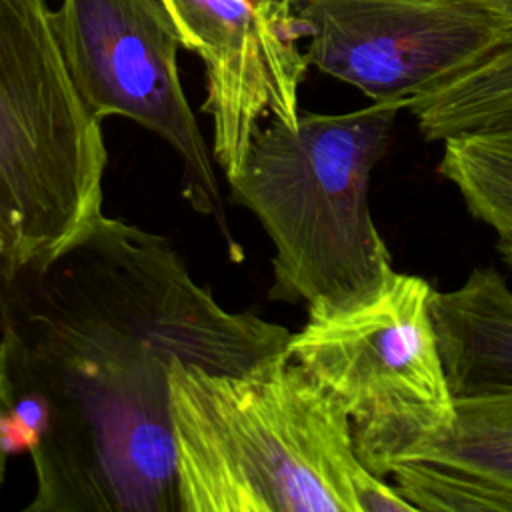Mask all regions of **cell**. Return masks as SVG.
Listing matches in <instances>:
<instances>
[{"label": "cell", "instance_id": "obj_3", "mask_svg": "<svg viewBox=\"0 0 512 512\" xmlns=\"http://www.w3.org/2000/svg\"><path fill=\"white\" fill-rule=\"evenodd\" d=\"M400 110L406 106L372 102L260 126L228 188L230 202L250 210L274 246L270 300L324 318L364 306L384 290L396 270L368 192Z\"/></svg>", "mask_w": 512, "mask_h": 512}, {"label": "cell", "instance_id": "obj_4", "mask_svg": "<svg viewBox=\"0 0 512 512\" xmlns=\"http://www.w3.org/2000/svg\"><path fill=\"white\" fill-rule=\"evenodd\" d=\"M106 144L66 68L50 0H0V278L100 216Z\"/></svg>", "mask_w": 512, "mask_h": 512}, {"label": "cell", "instance_id": "obj_11", "mask_svg": "<svg viewBox=\"0 0 512 512\" xmlns=\"http://www.w3.org/2000/svg\"><path fill=\"white\" fill-rule=\"evenodd\" d=\"M512 18V2L498 4ZM428 142L512 132V32L490 56L406 108Z\"/></svg>", "mask_w": 512, "mask_h": 512}, {"label": "cell", "instance_id": "obj_13", "mask_svg": "<svg viewBox=\"0 0 512 512\" xmlns=\"http://www.w3.org/2000/svg\"><path fill=\"white\" fill-rule=\"evenodd\" d=\"M10 408V388H8V374L4 364V352L0 346V488L6 478V464L10 456V448L6 444V432H4V420Z\"/></svg>", "mask_w": 512, "mask_h": 512}, {"label": "cell", "instance_id": "obj_9", "mask_svg": "<svg viewBox=\"0 0 512 512\" xmlns=\"http://www.w3.org/2000/svg\"><path fill=\"white\" fill-rule=\"evenodd\" d=\"M390 478L414 510L512 512V390L456 400L452 424Z\"/></svg>", "mask_w": 512, "mask_h": 512}, {"label": "cell", "instance_id": "obj_2", "mask_svg": "<svg viewBox=\"0 0 512 512\" xmlns=\"http://www.w3.org/2000/svg\"><path fill=\"white\" fill-rule=\"evenodd\" d=\"M170 420L180 512H414L288 350L246 372L174 362Z\"/></svg>", "mask_w": 512, "mask_h": 512}, {"label": "cell", "instance_id": "obj_12", "mask_svg": "<svg viewBox=\"0 0 512 512\" xmlns=\"http://www.w3.org/2000/svg\"><path fill=\"white\" fill-rule=\"evenodd\" d=\"M438 174L456 188L466 210L492 230L496 250L512 266V132L444 140Z\"/></svg>", "mask_w": 512, "mask_h": 512}, {"label": "cell", "instance_id": "obj_6", "mask_svg": "<svg viewBox=\"0 0 512 512\" xmlns=\"http://www.w3.org/2000/svg\"><path fill=\"white\" fill-rule=\"evenodd\" d=\"M56 38L70 78L96 120L124 116L162 138L182 166V196L216 220L240 256L224 212L216 160L184 94L180 38L162 0H60Z\"/></svg>", "mask_w": 512, "mask_h": 512}, {"label": "cell", "instance_id": "obj_10", "mask_svg": "<svg viewBox=\"0 0 512 512\" xmlns=\"http://www.w3.org/2000/svg\"><path fill=\"white\" fill-rule=\"evenodd\" d=\"M432 320L456 400L512 390V288L476 268L446 292H432Z\"/></svg>", "mask_w": 512, "mask_h": 512}, {"label": "cell", "instance_id": "obj_1", "mask_svg": "<svg viewBox=\"0 0 512 512\" xmlns=\"http://www.w3.org/2000/svg\"><path fill=\"white\" fill-rule=\"evenodd\" d=\"M292 332L224 308L172 242L96 216L0 278L6 444L34 470L28 512H180L170 370L246 372Z\"/></svg>", "mask_w": 512, "mask_h": 512}, {"label": "cell", "instance_id": "obj_7", "mask_svg": "<svg viewBox=\"0 0 512 512\" xmlns=\"http://www.w3.org/2000/svg\"><path fill=\"white\" fill-rule=\"evenodd\" d=\"M310 66L372 102L416 98L466 72L512 32L482 0H292Z\"/></svg>", "mask_w": 512, "mask_h": 512}, {"label": "cell", "instance_id": "obj_5", "mask_svg": "<svg viewBox=\"0 0 512 512\" xmlns=\"http://www.w3.org/2000/svg\"><path fill=\"white\" fill-rule=\"evenodd\" d=\"M432 292L424 278L394 272L368 304L308 318L288 342L290 358L342 404L356 452L382 478L456 414Z\"/></svg>", "mask_w": 512, "mask_h": 512}, {"label": "cell", "instance_id": "obj_8", "mask_svg": "<svg viewBox=\"0 0 512 512\" xmlns=\"http://www.w3.org/2000/svg\"><path fill=\"white\" fill-rule=\"evenodd\" d=\"M180 44L206 74L202 112L212 154L226 180L244 164L260 122L294 124L308 60L292 0H162Z\"/></svg>", "mask_w": 512, "mask_h": 512}, {"label": "cell", "instance_id": "obj_14", "mask_svg": "<svg viewBox=\"0 0 512 512\" xmlns=\"http://www.w3.org/2000/svg\"><path fill=\"white\" fill-rule=\"evenodd\" d=\"M482 2H488V4H494V6H498V4H506V2H512V0H482Z\"/></svg>", "mask_w": 512, "mask_h": 512}]
</instances>
